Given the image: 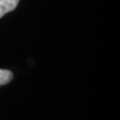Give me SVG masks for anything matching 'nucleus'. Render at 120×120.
I'll return each instance as SVG.
<instances>
[{
  "instance_id": "obj_2",
  "label": "nucleus",
  "mask_w": 120,
  "mask_h": 120,
  "mask_svg": "<svg viewBox=\"0 0 120 120\" xmlns=\"http://www.w3.org/2000/svg\"><path fill=\"white\" fill-rule=\"evenodd\" d=\"M13 73L7 69H0V86L6 85L13 79Z\"/></svg>"
},
{
  "instance_id": "obj_1",
  "label": "nucleus",
  "mask_w": 120,
  "mask_h": 120,
  "mask_svg": "<svg viewBox=\"0 0 120 120\" xmlns=\"http://www.w3.org/2000/svg\"><path fill=\"white\" fill-rule=\"evenodd\" d=\"M20 0H0V18L13 11L17 7Z\"/></svg>"
}]
</instances>
